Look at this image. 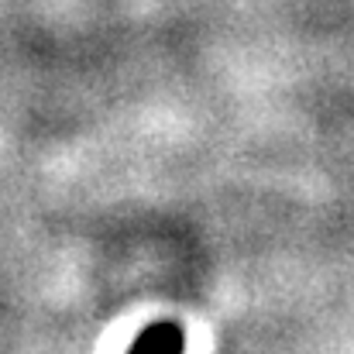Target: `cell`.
<instances>
[{"label": "cell", "mask_w": 354, "mask_h": 354, "mask_svg": "<svg viewBox=\"0 0 354 354\" xmlns=\"http://www.w3.org/2000/svg\"><path fill=\"white\" fill-rule=\"evenodd\" d=\"M186 351V337L179 324H151L148 330H141V337L134 341V348L127 354H183Z\"/></svg>", "instance_id": "6da1fadb"}]
</instances>
